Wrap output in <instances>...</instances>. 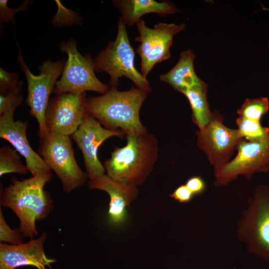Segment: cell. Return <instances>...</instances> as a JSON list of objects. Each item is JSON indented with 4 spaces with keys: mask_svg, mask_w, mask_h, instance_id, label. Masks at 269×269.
I'll return each mask as SVG.
<instances>
[{
    "mask_svg": "<svg viewBox=\"0 0 269 269\" xmlns=\"http://www.w3.org/2000/svg\"><path fill=\"white\" fill-rule=\"evenodd\" d=\"M7 0H0V23L12 22L15 25L14 17L17 12L25 10L30 3L29 1H26L20 7L13 9L7 6Z\"/></svg>",
    "mask_w": 269,
    "mask_h": 269,
    "instance_id": "obj_25",
    "label": "cell"
},
{
    "mask_svg": "<svg viewBox=\"0 0 269 269\" xmlns=\"http://www.w3.org/2000/svg\"></svg>",
    "mask_w": 269,
    "mask_h": 269,
    "instance_id": "obj_30",
    "label": "cell"
},
{
    "mask_svg": "<svg viewBox=\"0 0 269 269\" xmlns=\"http://www.w3.org/2000/svg\"><path fill=\"white\" fill-rule=\"evenodd\" d=\"M194 195L185 184L178 186L169 197L177 201L179 203L185 204L189 203L194 197Z\"/></svg>",
    "mask_w": 269,
    "mask_h": 269,
    "instance_id": "obj_27",
    "label": "cell"
},
{
    "mask_svg": "<svg viewBox=\"0 0 269 269\" xmlns=\"http://www.w3.org/2000/svg\"><path fill=\"white\" fill-rule=\"evenodd\" d=\"M194 196L201 195L206 190L207 185L205 180L200 176H194L188 178L185 184Z\"/></svg>",
    "mask_w": 269,
    "mask_h": 269,
    "instance_id": "obj_28",
    "label": "cell"
},
{
    "mask_svg": "<svg viewBox=\"0 0 269 269\" xmlns=\"http://www.w3.org/2000/svg\"><path fill=\"white\" fill-rule=\"evenodd\" d=\"M14 113L0 116V137L8 141L25 159L32 176L49 173L51 169L42 157L31 148L27 137V121H15Z\"/></svg>",
    "mask_w": 269,
    "mask_h": 269,
    "instance_id": "obj_15",
    "label": "cell"
},
{
    "mask_svg": "<svg viewBox=\"0 0 269 269\" xmlns=\"http://www.w3.org/2000/svg\"><path fill=\"white\" fill-rule=\"evenodd\" d=\"M236 124L240 134L247 140H261L269 135V128L262 126L260 121L239 116Z\"/></svg>",
    "mask_w": 269,
    "mask_h": 269,
    "instance_id": "obj_21",
    "label": "cell"
},
{
    "mask_svg": "<svg viewBox=\"0 0 269 269\" xmlns=\"http://www.w3.org/2000/svg\"><path fill=\"white\" fill-rule=\"evenodd\" d=\"M29 172L20 160V154L14 148L3 145L0 148V176L11 173L25 174Z\"/></svg>",
    "mask_w": 269,
    "mask_h": 269,
    "instance_id": "obj_20",
    "label": "cell"
},
{
    "mask_svg": "<svg viewBox=\"0 0 269 269\" xmlns=\"http://www.w3.org/2000/svg\"><path fill=\"white\" fill-rule=\"evenodd\" d=\"M195 57L191 49L183 51L176 64L169 71L160 76V80L180 93L195 87H207V84L195 72Z\"/></svg>",
    "mask_w": 269,
    "mask_h": 269,
    "instance_id": "obj_17",
    "label": "cell"
},
{
    "mask_svg": "<svg viewBox=\"0 0 269 269\" xmlns=\"http://www.w3.org/2000/svg\"><path fill=\"white\" fill-rule=\"evenodd\" d=\"M39 155L61 182L63 191L83 186L88 176L77 164L70 136L48 133L39 137Z\"/></svg>",
    "mask_w": 269,
    "mask_h": 269,
    "instance_id": "obj_6",
    "label": "cell"
},
{
    "mask_svg": "<svg viewBox=\"0 0 269 269\" xmlns=\"http://www.w3.org/2000/svg\"><path fill=\"white\" fill-rule=\"evenodd\" d=\"M22 82L19 81L4 95H0V116L6 113H14L21 103Z\"/></svg>",
    "mask_w": 269,
    "mask_h": 269,
    "instance_id": "obj_23",
    "label": "cell"
},
{
    "mask_svg": "<svg viewBox=\"0 0 269 269\" xmlns=\"http://www.w3.org/2000/svg\"><path fill=\"white\" fill-rule=\"evenodd\" d=\"M23 236L19 229H12L5 221L1 208H0V241L9 245L23 243Z\"/></svg>",
    "mask_w": 269,
    "mask_h": 269,
    "instance_id": "obj_24",
    "label": "cell"
},
{
    "mask_svg": "<svg viewBox=\"0 0 269 269\" xmlns=\"http://www.w3.org/2000/svg\"><path fill=\"white\" fill-rule=\"evenodd\" d=\"M197 145L206 154L214 169L229 162L234 150L243 138L237 129L223 124V117L218 111L212 112L208 124L196 133Z\"/></svg>",
    "mask_w": 269,
    "mask_h": 269,
    "instance_id": "obj_11",
    "label": "cell"
},
{
    "mask_svg": "<svg viewBox=\"0 0 269 269\" xmlns=\"http://www.w3.org/2000/svg\"><path fill=\"white\" fill-rule=\"evenodd\" d=\"M134 58V51L130 43L126 24L120 17L115 40L110 41L93 59L95 71L105 72L109 75L110 87L117 88L119 79L125 76L132 80L137 88L149 93L150 85L135 68Z\"/></svg>",
    "mask_w": 269,
    "mask_h": 269,
    "instance_id": "obj_4",
    "label": "cell"
},
{
    "mask_svg": "<svg viewBox=\"0 0 269 269\" xmlns=\"http://www.w3.org/2000/svg\"><path fill=\"white\" fill-rule=\"evenodd\" d=\"M51 177V172L20 180L12 177L11 183L1 189L0 206L10 208L17 216L23 237L36 236V221L46 219L53 209L51 196L44 190Z\"/></svg>",
    "mask_w": 269,
    "mask_h": 269,
    "instance_id": "obj_1",
    "label": "cell"
},
{
    "mask_svg": "<svg viewBox=\"0 0 269 269\" xmlns=\"http://www.w3.org/2000/svg\"><path fill=\"white\" fill-rule=\"evenodd\" d=\"M88 187L91 189L108 193L110 199L108 212L109 222L115 226L123 225L128 218V208L137 198V187L115 180L105 174L90 180Z\"/></svg>",
    "mask_w": 269,
    "mask_h": 269,
    "instance_id": "obj_16",
    "label": "cell"
},
{
    "mask_svg": "<svg viewBox=\"0 0 269 269\" xmlns=\"http://www.w3.org/2000/svg\"><path fill=\"white\" fill-rule=\"evenodd\" d=\"M263 9H265V10H269V9L267 8H265V7H263Z\"/></svg>",
    "mask_w": 269,
    "mask_h": 269,
    "instance_id": "obj_29",
    "label": "cell"
},
{
    "mask_svg": "<svg viewBox=\"0 0 269 269\" xmlns=\"http://www.w3.org/2000/svg\"><path fill=\"white\" fill-rule=\"evenodd\" d=\"M0 69V93L4 95L18 84L19 75L17 73H9L1 68Z\"/></svg>",
    "mask_w": 269,
    "mask_h": 269,
    "instance_id": "obj_26",
    "label": "cell"
},
{
    "mask_svg": "<svg viewBox=\"0 0 269 269\" xmlns=\"http://www.w3.org/2000/svg\"><path fill=\"white\" fill-rule=\"evenodd\" d=\"M121 130H110L103 128L94 117L86 114L81 125L72 135L77 146L82 152L86 173L90 180L105 174V169L99 159L98 151L101 145L107 139L124 137Z\"/></svg>",
    "mask_w": 269,
    "mask_h": 269,
    "instance_id": "obj_12",
    "label": "cell"
},
{
    "mask_svg": "<svg viewBox=\"0 0 269 269\" xmlns=\"http://www.w3.org/2000/svg\"><path fill=\"white\" fill-rule=\"evenodd\" d=\"M114 5L122 14V19L126 25L136 24L140 17L146 14L155 13L160 15L172 14L178 9L171 2L154 0H116Z\"/></svg>",
    "mask_w": 269,
    "mask_h": 269,
    "instance_id": "obj_18",
    "label": "cell"
},
{
    "mask_svg": "<svg viewBox=\"0 0 269 269\" xmlns=\"http://www.w3.org/2000/svg\"><path fill=\"white\" fill-rule=\"evenodd\" d=\"M59 48L67 54L68 59L61 78L56 82L54 94L81 95L90 91L104 94L110 89L109 85L102 83L96 76L93 59L89 54L82 56L79 52L74 39L61 42Z\"/></svg>",
    "mask_w": 269,
    "mask_h": 269,
    "instance_id": "obj_7",
    "label": "cell"
},
{
    "mask_svg": "<svg viewBox=\"0 0 269 269\" xmlns=\"http://www.w3.org/2000/svg\"><path fill=\"white\" fill-rule=\"evenodd\" d=\"M188 99L192 110L194 123L199 130L203 129L211 119L212 112L207 101V86L195 87L181 92Z\"/></svg>",
    "mask_w": 269,
    "mask_h": 269,
    "instance_id": "obj_19",
    "label": "cell"
},
{
    "mask_svg": "<svg viewBox=\"0 0 269 269\" xmlns=\"http://www.w3.org/2000/svg\"><path fill=\"white\" fill-rule=\"evenodd\" d=\"M84 94L62 93L50 99L45 115V125L49 133L72 135L87 114Z\"/></svg>",
    "mask_w": 269,
    "mask_h": 269,
    "instance_id": "obj_13",
    "label": "cell"
},
{
    "mask_svg": "<svg viewBox=\"0 0 269 269\" xmlns=\"http://www.w3.org/2000/svg\"><path fill=\"white\" fill-rule=\"evenodd\" d=\"M239 239L247 251L269 261V185L260 184L248 201L237 225Z\"/></svg>",
    "mask_w": 269,
    "mask_h": 269,
    "instance_id": "obj_5",
    "label": "cell"
},
{
    "mask_svg": "<svg viewBox=\"0 0 269 269\" xmlns=\"http://www.w3.org/2000/svg\"><path fill=\"white\" fill-rule=\"evenodd\" d=\"M136 25L139 35L134 41L140 43L137 52L141 60V73L146 78L156 64L170 58L173 37L185 29V24L160 22L151 28L140 19Z\"/></svg>",
    "mask_w": 269,
    "mask_h": 269,
    "instance_id": "obj_10",
    "label": "cell"
},
{
    "mask_svg": "<svg viewBox=\"0 0 269 269\" xmlns=\"http://www.w3.org/2000/svg\"><path fill=\"white\" fill-rule=\"evenodd\" d=\"M269 110V102L267 98L261 97L246 99L237 111L239 117L260 121Z\"/></svg>",
    "mask_w": 269,
    "mask_h": 269,
    "instance_id": "obj_22",
    "label": "cell"
},
{
    "mask_svg": "<svg viewBox=\"0 0 269 269\" xmlns=\"http://www.w3.org/2000/svg\"><path fill=\"white\" fill-rule=\"evenodd\" d=\"M17 61L24 72L27 82L26 103L30 114L35 117L38 124V135L42 137L48 133L45 125V115L50 101V96L54 92L58 78L62 73L65 60L53 61L47 59L39 67V75H34L29 71L19 48Z\"/></svg>",
    "mask_w": 269,
    "mask_h": 269,
    "instance_id": "obj_8",
    "label": "cell"
},
{
    "mask_svg": "<svg viewBox=\"0 0 269 269\" xmlns=\"http://www.w3.org/2000/svg\"><path fill=\"white\" fill-rule=\"evenodd\" d=\"M236 149L234 159L214 170L216 186L227 185L239 175L250 179L256 173H269V135L259 141L243 138Z\"/></svg>",
    "mask_w": 269,
    "mask_h": 269,
    "instance_id": "obj_9",
    "label": "cell"
},
{
    "mask_svg": "<svg viewBox=\"0 0 269 269\" xmlns=\"http://www.w3.org/2000/svg\"><path fill=\"white\" fill-rule=\"evenodd\" d=\"M46 233L37 239L19 245L0 244V269H16L23 266H32L37 269H52L51 264L56 261L48 258L45 254L44 244Z\"/></svg>",
    "mask_w": 269,
    "mask_h": 269,
    "instance_id": "obj_14",
    "label": "cell"
},
{
    "mask_svg": "<svg viewBox=\"0 0 269 269\" xmlns=\"http://www.w3.org/2000/svg\"><path fill=\"white\" fill-rule=\"evenodd\" d=\"M127 139L125 146L114 148L104 166L111 178L137 187L153 170L158 158V142L147 131L127 134Z\"/></svg>",
    "mask_w": 269,
    "mask_h": 269,
    "instance_id": "obj_2",
    "label": "cell"
},
{
    "mask_svg": "<svg viewBox=\"0 0 269 269\" xmlns=\"http://www.w3.org/2000/svg\"><path fill=\"white\" fill-rule=\"evenodd\" d=\"M148 92L134 87L120 91L111 87L105 94L86 98L87 113L105 128L121 130L127 134L146 131L139 119L141 107Z\"/></svg>",
    "mask_w": 269,
    "mask_h": 269,
    "instance_id": "obj_3",
    "label": "cell"
}]
</instances>
